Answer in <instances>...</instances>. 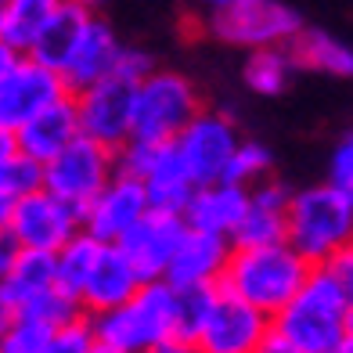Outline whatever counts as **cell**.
Returning a JSON list of instances; mask_svg holds the SVG:
<instances>
[{"label":"cell","mask_w":353,"mask_h":353,"mask_svg":"<svg viewBox=\"0 0 353 353\" xmlns=\"http://www.w3.org/2000/svg\"><path fill=\"white\" fill-rule=\"evenodd\" d=\"M350 310L328 263H314L303 288L270 317L260 353H343Z\"/></svg>","instance_id":"obj_1"},{"label":"cell","mask_w":353,"mask_h":353,"mask_svg":"<svg viewBox=\"0 0 353 353\" xmlns=\"http://www.w3.org/2000/svg\"><path fill=\"white\" fill-rule=\"evenodd\" d=\"M90 317L98 353H184L176 343V288L166 278L144 281L126 303Z\"/></svg>","instance_id":"obj_2"},{"label":"cell","mask_w":353,"mask_h":353,"mask_svg":"<svg viewBox=\"0 0 353 353\" xmlns=\"http://www.w3.org/2000/svg\"><path fill=\"white\" fill-rule=\"evenodd\" d=\"M310 270L314 263L288 238L285 242H267V245H234L220 285L274 317L303 288Z\"/></svg>","instance_id":"obj_3"},{"label":"cell","mask_w":353,"mask_h":353,"mask_svg":"<svg viewBox=\"0 0 353 353\" xmlns=\"http://www.w3.org/2000/svg\"><path fill=\"white\" fill-rule=\"evenodd\" d=\"M285 238L310 263H328L335 252L353 245V195L332 181L292 191Z\"/></svg>","instance_id":"obj_4"},{"label":"cell","mask_w":353,"mask_h":353,"mask_svg":"<svg viewBox=\"0 0 353 353\" xmlns=\"http://www.w3.org/2000/svg\"><path fill=\"white\" fill-rule=\"evenodd\" d=\"M202 108L195 79L173 69H155L134 87V137L176 141Z\"/></svg>","instance_id":"obj_5"},{"label":"cell","mask_w":353,"mask_h":353,"mask_svg":"<svg viewBox=\"0 0 353 353\" xmlns=\"http://www.w3.org/2000/svg\"><path fill=\"white\" fill-rule=\"evenodd\" d=\"M205 29L228 47L256 51V47H285L303 29V19L285 0H231L205 14Z\"/></svg>","instance_id":"obj_6"},{"label":"cell","mask_w":353,"mask_h":353,"mask_svg":"<svg viewBox=\"0 0 353 353\" xmlns=\"http://www.w3.org/2000/svg\"><path fill=\"white\" fill-rule=\"evenodd\" d=\"M116 170H119L116 148L79 134L54 159L43 163V188L54 191L58 199H65L69 205H76V210H83L112 176H116Z\"/></svg>","instance_id":"obj_7"},{"label":"cell","mask_w":353,"mask_h":353,"mask_svg":"<svg viewBox=\"0 0 353 353\" xmlns=\"http://www.w3.org/2000/svg\"><path fill=\"white\" fill-rule=\"evenodd\" d=\"M270 332V314L216 285L210 299V314L199 335V353H260Z\"/></svg>","instance_id":"obj_8"},{"label":"cell","mask_w":353,"mask_h":353,"mask_svg":"<svg viewBox=\"0 0 353 353\" xmlns=\"http://www.w3.org/2000/svg\"><path fill=\"white\" fill-rule=\"evenodd\" d=\"M8 231L19 242V249L58 252L72 234L83 231V210H76L65 199H58L54 191L37 188V191H29V195L19 199Z\"/></svg>","instance_id":"obj_9"},{"label":"cell","mask_w":353,"mask_h":353,"mask_svg":"<svg viewBox=\"0 0 353 353\" xmlns=\"http://www.w3.org/2000/svg\"><path fill=\"white\" fill-rule=\"evenodd\" d=\"M134 87L123 76H108L76 90L79 130L108 148H123L134 137Z\"/></svg>","instance_id":"obj_10"},{"label":"cell","mask_w":353,"mask_h":353,"mask_svg":"<svg viewBox=\"0 0 353 353\" xmlns=\"http://www.w3.org/2000/svg\"><path fill=\"white\" fill-rule=\"evenodd\" d=\"M65 94L69 87L58 69L43 65L33 54H22L14 61V69L0 79V123L19 130L22 123H29L37 112H43L47 105L65 98Z\"/></svg>","instance_id":"obj_11"},{"label":"cell","mask_w":353,"mask_h":353,"mask_svg":"<svg viewBox=\"0 0 353 353\" xmlns=\"http://www.w3.org/2000/svg\"><path fill=\"white\" fill-rule=\"evenodd\" d=\"M176 144H181V152L188 159L191 173H195V181L210 184V181H223L231 155L238 152V144H242V134H238L231 116L213 112V108H202L199 116L181 130Z\"/></svg>","instance_id":"obj_12"},{"label":"cell","mask_w":353,"mask_h":353,"mask_svg":"<svg viewBox=\"0 0 353 353\" xmlns=\"http://www.w3.org/2000/svg\"><path fill=\"white\" fill-rule=\"evenodd\" d=\"M148 210H152V199L144 181L134 173L116 170V176L83 205V231L98 234L101 242H119Z\"/></svg>","instance_id":"obj_13"},{"label":"cell","mask_w":353,"mask_h":353,"mask_svg":"<svg viewBox=\"0 0 353 353\" xmlns=\"http://www.w3.org/2000/svg\"><path fill=\"white\" fill-rule=\"evenodd\" d=\"M184 231H188L184 213H176V210H155V205H152V210L144 213L116 245L130 256V263L141 270L144 281H155V278L166 274V267L173 260L176 245H181Z\"/></svg>","instance_id":"obj_14"},{"label":"cell","mask_w":353,"mask_h":353,"mask_svg":"<svg viewBox=\"0 0 353 353\" xmlns=\"http://www.w3.org/2000/svg\"><path fill=\"white\" fill-rule=\"evenodd\" d=\"M231 249H234L231 238L188 228L163 278L173 288H216L223 270H228Z\"/></svg>","instance_id":"obj_15"},{"label":"cell","mask_w":353,"mask_h":353,"mask_svg":"<svg viewBox=\"0 0 353 353\" xmlns=\"http://www.w3.org/2000/svg\"><path fill=\"white\" fill-rule=\"evenodd\" d=\"M288 202L292 188L267 176V181L249 188V210L231 234L234 245H267V242H285L288 234Z\"/></svg>","instance_id":"obj_16"},{"label":"cell","mask_w":353,"mask_h":353,"mask_svg":"<svg viewBox=\"0 0 353 353\" xmlns=\"http://www.w3.org/2000/svg\"><path fill=\"white\" fill-rule=\"evenodd\" d=\"M245 210H249V188L245 184L210 181V184H199L191 191V199L184 205V220L195 231L231 238L238 231V223H242Z\"/></svg>","instance_id":"obj_17"},{"label":"cell","mask_w":353,"mask_h":353,"mask_svg":"<svg viewBox=\"0 0 353 353\" xmlns=\"http://www.w3.org/2000/svg\"><path fill=\"white\" fill-rule=\"evenodd\" d=\"M119 54H123V40L116 37V29H112L105 19H98V11H94L87 29H83V37H79V43H76L72 58H69V65L61 69L65 87L76 94V90H83L90 83H98V79L116 76Z\"/></svg>","instance_id":"obj_18"},{"label":"cell","mask_w":353,"mask_h":353,"mask_svg":"<svg viewBox=\"0 0 353 353\" xmlns=\"http://www.w3.org/2000/svg\"><path fill=\"white\" fill-rule=\"evenodd\" d=\"M141 285H144V278L130 263V256H126L116 242H105L98 263H94L90 278L83 285V292H79V307L87 314H105L112 307H119V303H126Z\"/></svg>","instance_id":"obj_19"},{"label":"cell","mask_w":353,"mask_h":353,"mask_svg":"<svg viewBox=\"0 0 353 353\" xmlns=\"http://www.w3.org/2000/svg\"><path fill=\"white\" fill-rule=\"evenodd\" d=\"M141 181L148 188V199H152L155 210H176V213H184L191 191L199 188L195 173H191L176 141H155L152 159H148V166H144Z\"/></svg>","instance_id":"obj_20"},{"label":"cell","mask_w":353,"mask_h":353,"mask_svg":"<svg viewBox=\"0 0 353 353\" xmlns=\"http://www.w3.org/2000/svg\"><path fill=\"white\" fill-rule=\"evenodd\" d=\"M79 134V112H76V94L69 90L65 98H58L54 105H47L43 112H37L29 123H22L14 137H19V152L33 155L37 163L54 159L69 141H76Z\"/></svg>","instance_id":"obj_21"},{"label":"cell","mask_w":353,"mask_h":353,"mask_svg":"<svg viewBox=\"0 0 353 353\" xmlns=\"http://www.w3.org/2000/svg\"><path fill=\"white\" fill-rule=\"evenodd\" d=\"M285 47H288V54H292V61H296L303 72L353 79V43L332 37L328 29L303 26Z\"/></svg>","instance_id":"obj_22"},{"label":"cell","mask_w":353,"mask_h":353,"mask_svg":"<svg viewBox=\"0 0 353 353\" xmlns=\"http://www.w3.org/2000/svg\"><path fill=\"white\" fill-rule=\"evenodd\" d=\"M58 285V256L43 249H19L14 263L4 278H0V296H4L14 310H22L29 299Z\"/></svg>","instance_id":"obj_23"},{"label":"cell","mask_w":353,"mask_h":353,"mask_svg":"<svg viewBox=\"0 0 353 353\" xmlns=\"http://www.w3.org/2000/svg\"><path fill=\"white\" fill-rule=\"evenodd\" d=\"M90 14L94 11H87V8L72 4V0H65V4L58 8L54 19L43 26V33L37 37V43H33V51H29V54L40 58L43 65H51V69L61 72V69L69 65L76 43H79V37H83V29L90 22Z\"/></svg>","instance_id":"obj_24"},{"label":"cell","mask_w":353,"mask_h":353,"mask_svg":"<svg viewBox=\"0 0 353 353\" xmlns=\"http://www.w3.org/2000/svg\"><path fill=\"white\" fill-rule=\"evenodd\" d=\"M65 0H0V22H4V40L14 51L29 54L43 26L58 14Z\"/></svg>","instance_id":"obj_25"},{"label":"cell","mask_w":353,"mask_h":353,"mask_svg":"<svg viewBox=\"0 0 353 353\" xmlns=\"http://www.w3.org/2000/svg\"><path fill=\"white\" fill-rule=\"evenodd\" d=\"M299 72V65L288 54V47H256L249 51L245 65H242V79L252 94L260 98H278L292 87V76Z\"/></svg>","instance_id":"obj_26"},{"label":"cell","mask_w":353,"mask_h":353,"mask_svg":"<svg viewBox=\"0 0 353 353\" xmlns=\"http://www.w3.org/2000/svg\"><path fill=\"white\" fill-rule=\"evenodd\" d=\"M101 249H105V242L98 234L79 231V234H72L69 242L54 252L58 256V285L65 288V292H72L76 299H79V292H83V285L90 278L94 263H98Z\"/></svg>","instance_id":"obj_27"},{"label":"cell","mask_w":353,"mask_h":353,"mask_svg":"<svg viewBox=\"0 0 353 353\" xmlns=\"http://www.w3.org/2000/svg\"><path fill=\"white\" fill-rule=\"evenodd\" d=\"M54 328L58 325L37 314H14L8 332L0 335V353H51Z\"/></svg>","instance_id":"obj_28"},{"label":"cell","mask_w":353,"mask_h":353,"mask_svg":"<svg viewBox=\"0 0 353 353\" xmlns=\"http://www.w3.org/2000/svg\"><path fill=\"white\" fill-rule=\"evenodd\" d=\"M213 288H176V343L181 350H195L210 314Z\"/></svg>","instance_id":"obj_29"},{"label":"cell","mask_w":353,"mask_h":353,"mask_svg":"<svg viewBox=\"0 0 353 353\" xmlns=\"http://www.w3.org/2000/svg\"><path fill=\"white\" fill-rule=\"evenodd\" d=\"M270 170H274V155H270L267 144L260 141H245L238 144V152L231 155V163H228V173H223V181H234V184H260L270 176Z\"/></svg>","instance_id":"obj_30"},{"label":"cell","mask_w":353,"mask_h":353,"mask_svg":"<svg viewBox=\"0 0 353 353\" xmlns=\"http://www.w3.org/2000/svg\"><path fill=\"white\" fill-rule=\"evenodd\" d=\"M51 353H98V339H94V317L79 310L76 317L61 321L54 328Z\"/></svg>","instance_id":"obj_31"},{"label":"cell","mask_w":353,"mask_h":353,"mask_svg":"<svg viewBox=\"0 0 353 353\" xmlns=\"http://www.w3.org/2000/svg\"><path fill=\"white\" fill-rule=\"evenodd\" d=\"M328 181L339 184L343 191L353 195V134L339 137V144L332 148V159H328Z\"/></svg>","instance_id":"obj_32"},{"label":"cell","mask_w":353,"mask_h":353,"mask_svg":"<svg viewBox=\"0 0 353 353\" xmlns=\"http://www.w3.org/2000/svg\"><path fill=\"white\" fill-rule=\"evenodd\" d=\"M148 72H155V61L148 51H141V47H123L119 54V65H116V76L130 79V83H141Z\"/></svg>","instance_id":"obj_33"},{"label":"cell","mask_w":353,"mask_h":353,"mask_svg":"<svg viewBox=\"0 0 353 353\" xmlns=\"http://www.w3.org/2000/svg\"><path fill=\"white\" fill-rule=\"evenodd\" d=\"M328 270L335 274V281H339V288L346 292L350 307H353V245H346L343 252H335L328 260Z\"/></svg>","instance_id":"obj_34"},{"label":"cell","mask_w":353,"mask_h":353,"mask_svg":"<svg viewBox=\"0 0 353 353\" xmlns=\"http://www.w3.org/2000/svg\"><path fill=\"white\" fill-rule=\"evenodd\" d=\"M19 191H14L4 176H0V231L11 228V216H14V205H19Z\"/></svg>","instance_id":"obj_35"},{"label":"cell","mask_w":353,"mask_h":353,"mask_svg":"<svg viewBox=\"0 0 353 353\" xmlns=\"http://www.w3.org/2000/svg\"><path fill=\"white\" fill-rule=\"evenodd\" d=\"M14 256H19V242L11 238V231H0V278H4L8 270H11Z\"/></svg>","instance_id":"obj_36"},{"label":"cell","mask_w":353,"mask_h":353,"mask_svg":"<svg viewBox=\"0 0 353 353\" xmlns=\"http://www.w3.org/2000/svg\"><path fill=\"white\" fill-rule=\"evenodd\" d=\"M14 152H19V137H14V130H11V126H4V123H0V166H4V163H8V159H11Z\"/></svg>","instance_id":"obj_37"},{"label":"cell","mask_w":353,"mask_h":353,"mask_svg":"<svg viewBox=\"0 0 353 353\" xmlns=\"http://www.w3.org/2000/svg\"><path fill=\"white\" fill-rule=\"evenodd\" d=\"M19 58H22V51H14L8 40H0V79L14 69V61H19Z\"/></svg>","instance_id":"obj_38"},{"label":"cell","mask_w":353,"mask_h":353,"mask_svg":"<svg viewBox=\"0 0 353 353\" xmlns=\"http://www.w3.org/2000/svg\"><path fill=\"white\" fill-rule=\"evenodd\" d=\"M191 4H199L205 14H210V11H216V8H223V4H231V0H191Z\"/></svg>","instance_id":"obj_39"},{"label":"cell","mask_w":353,"mask_h":353,"mask_svg":"<svg viewBox=\"0 0 353 353\" xmlns=\"http://www.w3.org/2000/svg\"><path fill=\"white\" fill-rule=\"evenodd\" d=\"M343 353H353V310L346 317V343H343Z\"/></svg>","instance_id":"obj_40"},{"label":"cell","mask_w":353,"mask_h":353,"mask_svg":"<svg viewBox=\"0 0 353 353\" xmlns=\"http://www.w3.org/2000/svg\"><path fill=\"white\" fill-rule=\"evenodd\" d=\"M72 4H79V8H87V11H98L101 4H108V0H72Z\"/></svg>","instance_id":"obj_41"},{"label":"cell","mask_w":353,"mask_h":353,"mask_svg":"<svg viewBox=\"0 0 353 353\" xmlns=\"http://www.w3.org/2000/svg\"><path fill=\"white\" fill-rule=\"evenodd\" d=\"M0 40H4V22H0Z\"/></svg>","instance_id":"obj_42"}]
</instances>
